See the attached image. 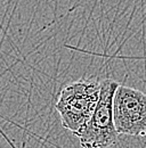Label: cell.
<instances>
[{"instance_id": "obj_1", "label": "cell", "mask_w": 146, "mask_h": 148, "mask_svg": "<svg viewBox=\"0 0 146 148\" xmlns=\"http://www.w3.org/2000/svg\"><path fill=\"white\" fill-rule=\"evenodd\" d=\"M102 82L97 80H76L66 84L58 93L55 108L62 125L78 133L91 119L101 96Z\"/></svg>"}, {"instance_id": "obj_2", "label": "cell", "mask_w": 146, "mask_h": 148, "mask_svg": "<svg viewBox=\"0 0 146 148\" xmlns=\"http://www.w3.org/2000/svg\"><path fill=\"white\" fill-rule=\"evenodd\" d=\"M119 83L106 79L102 81L101 96L88 123L74 136L81 148H110L118 143V131L113 119V97Z\"/></svg>"}, {"instance_id": "obj_3", "label": "cell", "mask_w": 146, "mask_h": 148, "mask_svg": "<svg viewBox=\"0 0 146 148\" xmlns=\"http://www.w3.org/2000/svg\"><path fill=\"white\" fill-rule=\"evenodd\" d=\"M113 119L119 134L146 136V93L119 84L113 97Z\"/></svg>"}]
</instances>
